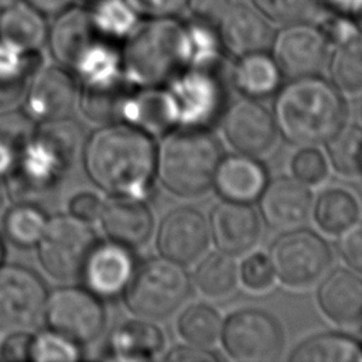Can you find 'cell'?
Instances as JSON below:
<instances>
[{
    "label": "cell",
    "mask_w": 362,
    "mask_h": 362,
    "mask_svg": "<svg viewBox=\"0 0 362 362\" xmlns=\"http://www.w3.org/2000/svg\"><path fill=\"white\" fill-rule=\"evenodd\" d=\"M82 161L90 181L105 192L144 201L156 177L157 147L147 132L112 122L85 139Z\"/></svg>",
    "instance_id": "1"
},
{
    "label": "cell",
    "mask_w": 362,
    "mask_h": 362,
    "mask_svg": "<svg viewBox=\"0 0 362 362\" xmlns=\"http://www.w3.org/2000/svg\"><path fill=\"white\" fill-rule=\"evenodd\" d=\"M85 139L82 126L71 117L40 122L6 175L7 194L17 202L33 204L49 195L82 157Z\"/></svg>",
    "instance_id": "2"
},
{
    "label": "cell",
    "mask_w": 362,
    "mask_h": 362,
    "mask_svg": "<svg viewBox=\"0 0 362 362\" xmlns=\"http://www.w3.org/2000/svg\"><path fill=\"white\" fill-rule=\"evenodd\" d=\"M346 103L341 90L317 75L291 79L274 102L277 132L293 144L318 146L346 123Z\"/></svg>",
    "instance_id": "3"
},
{
    "label": "cell",
    "mask_w": 362,
    "mask_h": 362,
    "mask_svg": "<svg viewBox=\"0 0 362 362\" xmlns=\"http://www.w3.org/2000/svg\"><path fill=\"white\" fill-rule=\"evenodd\" d=\"M122 44V69L130 85L158 86L188 66L184 23L175 18L146 20Z\"/></svg>",
    "instance_id": "4"
},
{
    "label": "cell",
    "mask_w": 362,
    "mask_h": 362,
    "mask_svg": "<svg viewBox=\"0 0 362 362\" xmlns=\"http://www.w3.org/2000/svg\"><path fill=\"white\" fill-rule=\"evenodd\" d=\"M222 158L221 144L204 127L170 132L157 147L156 175L175 195L198 197L206 192Z\"/></svg>",
    "instance_id": "5"
},
{
    "label": "cell",
    "mask_w": 362,
    "mask_h": 362,
    "mask_svg": "<svg viewBox=\"0 0 362 362\" xmlns=\"http://www.w3.org/2000/svg\"><path fill=\"white\" fill-rule=\"evenodd\" d=\"M189 287L184 266L161 256L137 266L123 294L134 315L153 321L171 315L187 300Z\"/></svg>",
    "instance_id": "6"
},
{
    "label": "cell",
    "mask_w": 362,
    "mask_h": 362,
    "mask_svg": "<svg viewBox=\"0 0 362 362\" xmlns=\"http://www.w3.org/2000/svg\"><path fill=\"white\" fill-rule=\"evenodd\" d=\"M98 238L89 222L71 214L48 218L37 247L41 267L55 280L81 276L82 267Z\"/></svg>",
    "instance_id": "7"
},
{
    "label": "cell",
    "mask_w": 362,
    "mask_h": 362,
    "mask_svg": "<svg viewBox=\"0 0 362 362\" xmlns=\"http://www.w3.org/2000/svg\"><path fill=\"white\" fill-rule=\"evenodd\" d=\"M42 320L49 329L82 346L102 335L106 310L102 298L88 288L64 286L48 293Z\"/></svg>",
    "instance_id": "8"
},
{
    "label": "cell",
    "mask_w": 362,
    "mask_h": 362,
    "mask_svg": "<svg viewBox=\"0 0 362 362\" xmlns=\"http://www.w3.org/2000/svg\"><path fill=\"white\" fill-rule=\"evenodd\" d=\"M221 339L229 356L243 362L274 361L284 348L280 322L259 308L232 313L222 324Z\"/></svg>",
    "instance_id": "9"
},
{
    "label": "cell",
    "mask_w": 362,
    "mask_h": 362,
    "mask_svg": "<svg viewBox=\"0 0 362 362\" xmlns=\"http://www.w3.org/2000/svg\"><path fill=\"white\" fill-rule=\"evenodd\" d=\"M269 259L280 281L305 287L324 276L331 263V250L315 232L293 229L273 242Z\"/></svg>",
    "instance_id": "10"
},
{
    "label": "cell",
    "mask_w": 362,
    "mask_h": 362,
    "mask_svg": "<svg viewBox=\"0 0 362 362\" xmlns=\"http://www.w3.org/2000/svg\"><path fill=\"white\" fill-rule=\"evenodd\" d=\"M47 287L31 269L0 266V331H27L44 317Z\"/></svg>",
    "instance_id": "11"
},
{
    "label": "cell",
    "mask_w": 362,
    "mask_h": 362,
    "mask_svg": "<svg viewBox=\"0 0 362 362\" xmlns=\"http://www.w3.org/2000/svg\"><path fill=\"white\" fill-rule=\"evenodd\" d=\"M272 57L290 79L318 75L328 58L329 44L318 27L307 23L284 25L272 41Z\"/></svg>",
    "instance_id": "12"
},
{
    "label": "cell",
    "mask_w": 362,
    "mask_h": 362,
    "mask_svg": "<svg viewBox=\"0 0 362 362\" xmlns=\"http://www.w3.org/2000/svg\"><path fill=\"white\" fill-rule=\"evenodd\" d=\"M79 96L75 75L59 64L40 65L31 75L24 98V112L35 122L68 117Z\"/></svg>",
    "instance_id": "13"
},
{
    "label": "cell",
    "mask_w": 362,
    "mask_h": 362,
    "mask_svg": "<svg viewBox=\"0 0 362 362\" xmlns=\"http://www.w3.org/2000/svg\"><path fill=\"white\" fill-rule=\"evenodd\" d=\"M171 88L180 123L202 127L219 112L223 90L218 66H188L174 76Z\"/></svg>",
    "instance_id": "14"
},
{
    "label": "cell",
    "mask_w": 362,
    "mask_h": 362,
    "mask_svg": "<svg viewBox=\"0 0 362 362\" xmlns=\"http://www.w3.org/2000/svg\"><path fill=\"white\" fill-rule=\"evenodd\" d=\"M223 134L240 154L260 157L276 143L277 126L273 115L256 99L233 102L223 115Z\"/></svg>",
    "instance_id": "15"
},
{
    "label": "cell",
    "mask_w": 362,
    "mask_h": 362,
    "mask_svg": "<svg viewBox=\"0 0 362 362\" xmlns=\"http://www.w3.org/2000/svg\"><path fill=\"white\" fill-rule=\"evenodd\" d=\"M209 240L206 218L195 208L181 206L170 211L160 222L157 249L160 255L181 266L199 259Z\"/></svg>",
    "instance_id": "16"
},
{
    "label": "cell",
    "mask_w": 362,
    "mask_h": 362,
    "mask_svg": "<svg viewBox=\"0 0 362 362\" xmlns=\"http://www.w3.org/2000/svg\"><path fill=\"white\" fill-rule=\"evenodd\" d=\"M136 264L132 249L116 242H96L81 272L85 288L99 298L123 294Z\"/></svg>",
    "instance_id": "17"
},
{
    "label": "cell",
    "mask_w": 362,
    "mask_h": 362,
    "mask_svg": "<svg viewBox=\"0 0 362 362\" xmlns=\"http://www.w3.org/2000/svg\"><path fill=\"white\" fill-rule=\"evenodd\" d=\"M208 228L216 249L233 257L250 250L262 235L256 211L249 204L226 199L211 211Z\"/></svg>",
    "instance_id": "18"
},
{
    "label": "cell",
    "mask_w": 362,
    "mask_h": 362,
    "mask_svg": "<svg viewBox=\"0 0 362 362\" xmlns=\"http://www.w3.org/2000/svg\"><path fill=\"white\" fill-rule=\"evenodd\" d=\"M257 199L263 219L276 229L300 226L307 221L313 205L308 187L294 177L267 181Z\"/></svg>",
    "instance_id": "19"
},
{
    "label": "cell",
    "mask_w": 362,
    "mask_h": 362,
    "mask_svg": "<svg viewBox=\"0 0 362 362\" xmlns=\"http://www.w3.org/2000/svg\"><path fill=\"white\" fill-rule=\"evenodd\" d=\"M100 225L109 240L129 249L146 245L154 229V218L143 199L112 195L99 216Z\"/></svg>",
    "instance_id": "20"
},
{
    "label": "cell",
    "mask_w": 362,
    "mask_h": 362,
    "mask_svg": "<svg viewBox=\"0 0 362 362\" xmlns=\"http://www.w3.org/2000/svg\"><path fill=\"white\" fill-rule=\"evenodd\" d=\"M216 33L222 48L238 58L270 49L274 37L267 20L246 4H230L216 24Z\"/></svg>",
    "instance_id": "21"
},
{
    "label": "cell",
    "mask_w": 362,
    "mask_h": 362,
    "mask_svg": "<svg viewBox=\"0 0 362 362\" xmlns=\"http://www.w3.org/2000/svg\"><path fill=\"white\" fill-rule=\"evenodd\" d=\"M52 18V24L48 25L47 45L57 64L71 69L85 49L100 37L95 33L88 10L82 4Z\"/></svg>",
    "instance_id": "22"
},
{
    "label": "cell",
    "mask_w": 362,
    "mask_h": 362,
    "mask_svg": "<svg viewBox=\"0 0 362 362\" xmlns=\"http://www.w3.org/2000/svg\"><path fill=\"white\" fill-rule=\"evenodd\" d=\"M120 120L133 124L148 134H163L180 123L178 110L168 89L141 86L130 90L120 110Z\"/></svg>",
    "instance_id": "23"
},
{
    "label": "cell",
    "mask_w": 362,
    "mask_h": 362,
    "mask_svg": "<svg viewBox=\"0 0 362 362\" xmlns=\"http://www.w3.org/2000/svg\"><path fill=\"white\" fill-rule=\"evenodd\" d=\"M267 175L263 165L246 154H235L221 158L212 185L226 201L250 204L256 201L264 185Z\"/></svg>",
    "instance_id": "24"
},
{
    "label": "cell",
    "mask_w": 362,
    "mask_h": 362,
    "mask_svg": "<svg viewBox=\"0 0 362 362\" xmlns=\"http://www.w3.org/2000/svg\"><path fill=\"white\" fill-rule=\"evenodd\" d=\"M317 300L331 321L354 325L362 320V279L346 269H335L321 281Z\"/></svg>",
    "instance_id": "25"
},
{
    "label": "cell",
    "mask_w": 362,
    "mask_h": 362,
    "mask_svg": "<svg viewBox=\"0 0 362 362\" xmlns=\"http://www.w3.org/2000/svg\"><path fill=\"white\" fill-rule=\"evenodd\" d=\"M47 17L24 0H17L0 11V40L24 51L40 52L47 45Z\"/></svg>",
    "instance_id": "26"
},
{
    "label": "cell",
    "mask_w": 362,
    "mask_h": 362,
    "mask_svg": "<svg viewBox=\"0 0 362 362\" xmlns=\"http://www.w3.org/2000/svg\"><path fill=\"white\" fill-rule=\"evenodd\" d=\"M164 348V334L146 318L130 320L120 324L110 335L109 351L122 361H150Z\"/></svg>",
    "instance_id": "27"
},
{
    "label": "cell",
    "mask_w": 362,
    "mask_h": 362,
    "mask_svg": "<svg viewBox=\"0 0 362 362\" xmlns=\"http://www.w3.org/2000/svg\"><path fill=\"white\" fill-rule=\"evenodd\" d=\"M40 65V52L24 51L0 40V109L23 98L31 75Z\"/></svg>",
    "instance_id": "28"
},
{
    "label": "cell",
    "mask_w": 362,
    "mask_h": 362,
    "mask_svg": "<svg viewBox=\"0 0 362 362\" xmlns=\"http://www.w3.org/2000/svg\"><path fill=\"white\" fill-rule=\"evenodd\" d=\"M281 72L267 51L252 52L238 58L232 71L236 89L252 99L266 98L280 86Z\"/></svg>",
    "instance_id": "29"
},
{
    "label": "cell",
    "mask_w": 362,
    "mask_h": 362,
    "mask_svg": "<svg viewBox=\"0 0 362 362\" xmlns=\"http://www.w3.org/2000/svg\"><path fill=\"white\" fill-rule=\"evenodd\" d=\"M95 33L110 42H123L141 23L127 0H93L85 6Z\"/></svg>",
    "instance_id": "30"
},
{
    "label": "cell",
    "mask_w": 362,
    "mask_h": 362,
    "mask_svg": "<svg viewBox=\"0 0 362 362\" xmlns=\"http://www.w3.org/2000/svg\"><path fill=\"white\" fill-rule=\"evenodd\" d=\"M294 362H358L362 345L345 334H320L300 342L290 355Z\"/></svg>",
    "instance_id": "31"
},
{
    "label": "cell",
    "mask_w": 362,
    "mask_h": 362,
    "mask_svg": "<svg viewBox=\"0 0 362 362\" xmlns=\"http://www.w3.org/2000/svg\"><path fill=\"white\" fill-rule=\"evenodd\" d=\"M129 85L126 79L103 85H81L78 103L82 113L98 123L120 120L123 102L130 93Z\"/></svg>",
    "instance_id": "32"
},
{
    "label": "cell",
    "mask_w": 362,
    "mask_h": 362,
    "mask_svg": "<svg viewBox=\"0 0 362 362\" xmlns=\"http://www.w3.org/2000/svg\"><path fill=\"white\" fill-rule=\"evenodd\" d=\"M314 218L322 230L339 235L358 221L359 204L346 189L328 188L315 201Z\"/></svg>",
    "instance_id": "33"
},
{
    "label": "cell",
    "mask_w": 362,
    "mask_h": 362,
    "mask_svg": "<svg viewBox=\"0 0 362 362\" xmlns=\"http://www.w3.org/2000/svg\"><path fill=\"white\" fill-rule=\"evenodd\" d=\"M48 216L33 202H17L3 218L6 238L17 247H35L42 238Z\"/></svg>",
    "instance_id": "34"
},
{
    "label": "cell",
    "mask_w": 362,
    "mask_h": 362,
    "mask_svg": "<svg viewBox=\"0 0 362 362\" xmlns=\"http://www.w3.org/2000/svg\"><path fill=\"white\" fill-rule=\"evenodd\" d=\"M239 279V267L233 256L218 252L201 260L194 273L197 288L208 297H225L230 294Z\"/></svg>",
    "instance_id": "35"
},
{
    "label": "cell",
    "mask_w": 362,
    "mask_h": 362,
    "mask_svg": "<svg viewBox=\"0 0 362 362\" xmlns=\"http://www.w3.org/2000/svg\"><path fill=\"white\" fill-rule=\"evenodd\" d=\"M181 338L189 345L209 346L221 338L222 320L212 307L206 304H192L187 307L177 322Z\"/></svg>",
    "instance_id": "36"
},
{
    "label": "cell",
    "mask_w": 362,
    "mask_h": 362,
    "mask_svg": "<svg viewBox=\"0 0 362 362\" xmlns=\"http://www.w3.org/2000/svg\"><path fill=\"white\" fill-rule=\"evenodd\" d=\"M329 75L339 90H362V35L337 45L329 61Z\"/></svg>",
    "instance_id": "37"
},
{
    "label": "cell",
    "mask_w": 362,
    "mask_h": 362,
    "mask_svg": "<svg viewBox=\"0 0 362 362\" xmlns=\"http://www.w3.org/2000/svg\"><path fill=\"white\" fill-rule=\"evenodd\" d=\"M334 168L344 175L362 174V129L344 124L324 143Z\"/></svg>",
    "instance_id": "38"
},
{
    "label": "cell",
    "mask_w": 362,
    "mask_h": 362,
    "mask_svg": "<svg viewBox=\"0 0 362 362\" xmlns=\"http://www.w3.org/2000/svg\"><path fill=\"white\" fill-rule=\"evenodd\" d=\"M82 358V346L72 339L45 329L33 335L30 361L37 362H74Z\"/></svg>",
    "instance_id": "39"
},
{
    "label": "cell",
    "mask_w": 362,
    "mask_h": 362,
    "mask_svg": "<svg viewBox=\"0 0 362 362\" xmlns=\"http://www.w3.org/2000/svg\"><path fill=\"white\" fill-rule=\"evenodd\" d=\"M37 127V122L24 110H6L0 113V146L17 156L30 141Z\"/></svg>",
    "instance_id": "40"
},
{
    "label": "cell",
    "mask_w": 362,
    "mask_h": 362,
    "mask_svg": "<svg viewBox=\"0 0 362 362\" xmlns=\"http://www.w3.org/2000/svg\"><path fill=\"white\" fill-rule=\"evenodd\" d=\"M256 10L269 21L293 24L305 21L313 13V0H252Z\"/></svg>",
    "instance_id": "41"
},
{
    "label": "cell",
    "mask_w": 362,
    "mask_h": 362,
    "mask_svg": "<svg viewBox=\"0 0 362 362\" xmlns=\"http://www.w3.org/2000/svg\"><path fill=\"white\" fill-rule=\"evenodd\" d=\"M294 178L305 185H317L328 175V164L322 153L315 146H305L298 150L291 160Z\"/></svg>",
    "instance_id": "42"
},
{
    "label": "cell",
    "mask_w": 362,
    "mask_h": 362,
    "mask_svg": "<svg viewBox=\"0 0 362 362\" xmlns=\"http://www.w3.org/2000/svg\"><path fill=\"white\" fill-rule=\"evenodd\" d=\"M239 277L249 290L263 291L273 284L276 276L270 259L263 253H253L240 264Z\"/></svg>",
    "instance_id": "43"
},
{
    "label": "cell",
    "mask_w": 362,
    "mask_h": 362,
    "mask_svg": "<svg viewBox=\"0 0 362 362\" xmlns=\"http://www.w3.org/2000/svg\"><path fill=\"white\" fill-rule=\"evenodd\" d=\"M318 28L325 37V40L328 41V44H335V45L344 44L361 35L362 33L356 20L342 14L332 13V11H328V16L324 18V23L318 25Z\"/></svg>",
    "instance_id": "44"
},
{
    "label": "cell",
    "mask_w": 362,
    "mask_h": 362,
    "mask_svg": "<svg viewBox=\"0 0 362 362\" xmlns=\"http://www.w3.org/2000/svg\"><path fill=\"white\" fill-rule=\"evenodd\" d=\"M141 20L175 18L187 8L188 0H127Z\"/></svg>",
    "instance_id": "45"
},
{
    "label": "cell",
    "mask_w": 362,
    "mask_h": 362,
    "mask_svg": "<svg viewBox=\"0 0 362 362\" xmlns=\"http://www.w3.org/2000/svg\"><path fill=\"white\" fill-rule=\"evenodd\" d=\"M339 235V255L354 272L362 274V222L356 221Z\"/></svg>",
    "instance_id": "46"
},
{
    "label": "cell",
    "mask_w": 362,
    "mask_h": 362,
    "mask_svg": "<svg viewBox=\"0 0 362 362\" xmlns=\"http://www.w3.org/2000/svg\"><path fill=\"white\" fill-rule=\"evenodd\" d=\"M33 335L28 331H10L0 342V359L30 361Z\"/></svg>",
    "instance_id": "47"
},
{
    "label": "cell",
    "mask_w": 362,
    "mask_h": 362,
    "mask_svg": "<svg viewBox=\"0 0 362 362\" xmlns=\"http://www.w3.org/2000/svg\"><path fill=\"white\" fill-rule=\"evenodd\" d=\"M102 208L103 201L96 194L88 191L75 194L68 204V211L72 216L89 223L99 219Z\"/></svg>",
    "instance_id": "48"
},
{
    "label": "cell",
    "mask_w": 362,
    "mask_h": 362,
    "mask_svg": "<svg viewBox=\"0 0 362 362\" xmlns=\"http://www.w3.org/2000/svg\"><path fill=\"white\" fill-rule=\"evenodd\" d=\"M230 4V0H188L187 8L189 10L191 18L216 27Z\"/></svg>",
    "instance_id": "49"
},
{
    "label": "cell",
    "mask_w": 362,
    "mask_h": 362,
    "mask_svg": "<svg viewBox=\"0 0 362 362\" xmlns=\"http://www.w3.org/2000/svg\"><path fill=\"white\" fill-rule=\"evenodd\" d=\"M167 361H216L218 356L201 346H195V345H189L188 346H177L174 349H171L167 356Z\"/></svg>",
    "instance_id": "50"
},
{
    "label": "cell",
    "mask_w": 362,
    "mask_h": 362,
    "mask_svg": "<svg viewBox=\"0 0 362 362\" xmlns=\"http://www.w3.org/2000/svg\"><path fill=\"white\" fill-rule=\"evenodd\" d=\"M328 11L342 14L356 20H362V0H318Z\"/></svg>",
    "instance_id": "51"
},
{
    "label": "cell",
    "mask_w": 362,
    "mask_h": 362,
    "mask_svg": "<svg viewBox=\"0 0 362 362\" xmlns=\"http://www.w3.org/2000/svg\"><path fill=\"white\" fill-rule=\"evenodd\" d=\"M25 3H28L31 7H34L37 11H40L41 14H44L47 18L48 17H55L59 13L81 4L79 0H24Z\"/></svg>",
    "instance_id": "52"
},
{
    "label": "cell",
    "mask_w": 362,
    "mask_h": 362,
    "mask_svg": "<svg viewBox=\"0 0 362 362\" xmlns=\"http://www.w3.org/2000/svg\"><path fill=\"white\" fill-rule=\"evenodd\" d=\"M7 199H8V194H7V188L4 185V182L0 178V215L3 214L6 205H7Z\"/></svg>",
    "instance_id": "53"
},
{
    "label": "cell",
    "mask_w": 362,
    "mask_h": 362,
    "mask_svg": "<svg viewBox=\"0 0 362 362\" xmlns=\"http://www.w3.org/2000/svg\"><path fill=\"white\" fill-rule=\"evenodd\" d=\"M14 1H17V0H0V11H1L3 8H6L7 6L13 4Z\"/></svg>",
    "instance_id": "54"
},
{
    "label": "cell",
    "mask_w": 362,
    "mask_h": 362,
    "mask_svg": "<svg viewBox=\"0 0 362 362\" xmlns=\"http://www.w3.org/2000/svg\"><path fill=\"white\" fill-rule=\"evenodd\" d=\"M3 259H4V246H3V242L0 239V266L3 263Z\"/></svg>",
    "instance_id": "55"
},
{
    "label": "cell",
    "mask_w": 362,
    "mask_h": 362,
    "mask_svg": "<svg viewBox=\"0 0 362 362\" xmlns=\"http://www.w3.org/2000/svg\"><path fill=\"white\" fill-rule=\"evenodd\" d=\"M90 1H93V0H79V3H81L82 6H86V4H89Z\"/></svg>",
    "instance_id": "56"
}]
</instances>
